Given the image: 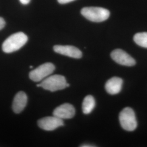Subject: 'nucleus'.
<instances>
[{
	"mask_svg": "<svg viewBox=\"0 0 147 147\" xmlns=\"http://www.w3.org/2000/svg\"><path fill=\"white\" fill-rule=\"evenodd\" d=\"M80 147H96L95 146H93V145H91V144H83L82 146H81Z\"/></svg>",
	"mask_w": 147,
	"mask_h": 147,
	"instance_id": "nucleus-17",
	"label": "nucleus"
},
{
	"mask_svg": "<svg viewBox=\"0 0 147 147\" xmlns=\"http://www.w3.org/2000/svg\"><path fill=\"white\" fill-rule=\"evenodd\" d=\"M38 125L40 128L46 131H53L60 126L64 125L63 119L56 116L46 117L38 121Z\"/></svg>",
	"mask_w": 147,
	"mask_h": 147,
	"instance_id": "nucleus-7",
	"label": "nucleus"
},
{
	"mask_svg": "<svg viewBox=\"0 0 147 147\" xmlns=\"http://www.w3.org/2000/svg\"><path fill=\"white\" fill-rule=\"evenodd\" d=\"M5 25V21L3 18L0 17V30H2Z\"/></svg>",
	"mask_w": 147,
	"mask_h": 147,
	"instance_id": "nucleus-14",
	"label": "nucleus"
},
{
	"mask_svg": "<svg viewBox=\"0 0 147 147\" xmlns=\"http://www.w3.org/2000/svg\"><path fill=\"white\" fill-rule=\"evenodd\" d=\"M123 83V80L120 78L113 77L106 82L105 89L106 92L110 94H118L121 90Z\"/></svg>",
	"mask_w": 147,
	"mask_h": 147,
	"instance_id": "nucleus-11",
	"label": "nucleus"
},
{
	"mask_svg": "<svg viewBox=\"0 0 147 147\" xmlns=\"http://www.w3.org/2000/svg\"><path fill=\"white\" fill-rule=\"evenodd\" d=\"M81 13L87 20L95 22L105 21L110 16V11L107 9L95 7H84L81 9Z\"/></svg>",
	"mask_w": 147,
	"mask_h": 147,
	"instance_id": "nucleus-3",
	"label": "nucleus"
},
{
	"mask_svg": "<svg viewBox=\"0 0 147 147\" xmlns=\"http://www.w3.org/2000/svg\"><path fill=\"white\" fill-rule=\"evenodd\" d=\"M27 96L24 92H19L16 95L12 105L13 110L16 113H20L24 110L27 103Z\"/></svg>",
	"mask_w": 147,
	"mask_h": 147,
	"instance_id": "nucleus-10",
	"label": "nucleus"
},
{
	"mask_svg": "<svg viewBox=\"0 0 147 147\" xmlns=\"http://www.w3.org/2000/svg\"><path fill=\"white\" fill-rule=\"evenodd\" d=\"M134 40L138 45L147 48V32L137 33L134 36Z\"/></svg>",
	"mask_w": 147,
	"mask_h": 147,
	"instance_id": "nucleus-13",
	"label": "nucleus"
},
{
	"mask_svg": "<svg viewBox=\"0 0 147 147\" xmlns=\"http://www.w3.org/2000/svg\"><path fill=\"white\" fill-rule=\"evenodd\" d=\"M30 68H31V69L32 68H33V66H32V65H31V66H30Z\"/></svg>",
	"mask_w": 147,
	"mask_h": 147,
	"instance_id": "nucleus-18",
	"label": "nucleus"
},
{
	"mask_svg": "<svg viewBox=\"0 0 147 147\" xmlns=\"http://www.w3.org/2000/svg\"><path fill=\"white\" fill-rule=\"evenodd\" d=\"M27 41L28 37L24 33L17 32L5 39L2 44V50L7 53L15 52L24 47Z\"/></svg>",
	"mask_w": 147,
	"mask_h": 147,
	"instance_id": "nucleus-1",
	"label": "nucleus"
},
{
	"mask_svg": "<svg viewBox=\"0 0 147 147\" xmlns=\"http://www.w3.org/2000/svg\"><path fill=\"white\" fill-rule=\"evenodd\" d=\"M75 0H57L58 3L60 4H66L68 3L69 2H71L72 1H74Z\"/></svg>",
	"mask_w": 147,
	"mask_h": 147,
	"instance_id": "nucleus-15",
	"label": "nucleus"
},
{
	"mask_svg": "<svg viewBox=\"0 0 147 147\" xmlns=\"http://www.w3.org/2000/svg\"><path fill=\"white\" fill-rule=\"evenodd\" d=\"M19 1L21 2V4L25 5L28 4L31 1V0H19Z\"/></svg>",
	"mask_w": 147,
	"mask_h": 147,
	"instance_id": "nucleus-16",
	"label": "nucleus"
},
{
	"mask_svg": "<svg viewBox=\"0 0 147 147\" xmlns=\"http://www.w3.org/2000/svg\"><path fill=\"white\" fill-rule=\"evenodd\" d=\"M121 127L127 131H132L136 129L137 121L134 110L130 107H125L121 111L119 116Z\"/></svg>",
	"mask_w": 147,
	"mask_h": 147,
	"instance_id": "nucleus-4",
	"label": "nucleus"
},
{
	"mask_svg": "<svg viewBox=\"0 0 147 147\" xmlns=\"http://www.w3.org/2000/svg\"><path fill=\"white\" fill-rule=\"evenodd\" d=\"M53 50L57 53L71 58L79 59L82 56V52L78 48L73 46L57 45L53 47Z\"/></svg>",
	"mask_w": 147,
	"mask_h": 147,
	"instance_id": "nucleus-8",
	"label": "nucleus"
},
{
	"mask_svg": "<svg viewBox=\"0 0 147 147\" xmlns=\"http://www.w3.org/2000/svg\"><path fill=\"white\" fill-rule=\"evenodd\" d=\"M55 70V66L53 63H44L31 71L29 74V77L34 82L42 81L52 74Z\"/></svg>",
	"mask_w": 147,
	"mask_h": 147,
	"instance_id": "nucleus-5",
	"label": "nucleus"
},
{
	"mask_svg": "<svg viewBox=\"0 0 147 147\" xmlns=\"http://www.w3.org/2000/svg\"><path fill=\"white\" fill-rule=\"evenodd\" d=\"M95 106V101L93 96L89 95L86 96L82 102V111L85 115H88L92 112Z\"/></svg>",
	"mask_w": 147,
	"mask_h": 147,
	"instance_id": "nucleus-12",
	"label": "nucleus"
},
{
	"mask_svg": "<svg viewBox=\"0 0 147 147\" xmlns=\"http://www.w3.org/2000/svg\"><path fill=\"white\" fill-rule=\"evenodd\" d=\"M40 84L43 89L53 92L65 89L70 86L65 77L61 75H50L44 79Z\"/></svg>",
	"mask_w": 147,
	"mask_h": 147,
	"instance_id": "nucleus-2",
	"label": "nucleus"
},
{
	"mask_svg": "<svg viewBox=\"0 0 147 147\" xmlns=\"http://www.w3.org/2000/svg\"><path fill=\"white\" fill-rule=\"evenodd\" d=\"M112 59L116 63L122 65L131 67L135 65L136 61L127 53L124 50L117 49L113 50L111 53Z\"/></svg>",
	"mask_w": 147,
	"mask_h": 147,
	"instance_id": "nucleus-6",
	"label": "nucleus"
},
{
	"mask_svg": "<svg viewBox=\"0 0 147 147\" xmlns=\"http://www.w3.org/2000/svg\"><path fill=\"white\" fill-rule=\"evenodd\" d=\"M75 115V109L73 106L68 103L63 104L56 107L53 112V115L62 119L73 118Z\"/></svg>",
	"mask_w": 147,
	"mask_h": 147,
	"instance_id": "nucleus-9",
	"label": "nucleus"
}]
</instances>
